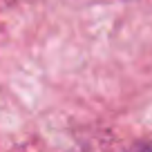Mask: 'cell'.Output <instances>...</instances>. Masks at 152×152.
Segmentation results:
<instances>
[{
  "label": "cell",
  "instance_id": "6da1fadb",
  "mask_svg": "<svg viewBox=\"0 0 152 152\" xmlns=\"http://www.w3.org/2000/svg\"><path fill=\"white\" fill-rule=\"evenodd\" d=\"M150 152H152V150H150Z\"/></svg>",
  "mask_w": 152,
  "mask_h": 152
}]
</instances>
